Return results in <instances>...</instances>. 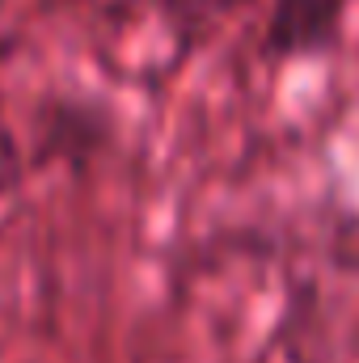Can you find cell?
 <instances>
[{"instance_id": "6da1fadb", "label": "cell", "mask_w": 359, "mask_h": 363, "mask_svg": "<svg viewBox=\"0 0 359 363\" xmlns=\"http://www.w3.org/2000/svg\"><path fill=\"white\" fill-rule=\"evenodd\" d=\"M347 0H279L267 26V55H317L334 43Z\"/></svg>"}, {"instance_id": "7a4b0ae2", "label": "cell", "mask_w": 359, "mask_h": 363, "mask_svg": "<svg viewBox=\"0 0 359 363\" xmlns=\"http://www.w3.org/2000/svg\"><path fill=\"white\" fill-rule=\"evenodd\" d=\"M165 4V17L174 21V30L178 34H203V30H211L228 9H237L241 0H161Z\"/></svg>"}]
</instances>
